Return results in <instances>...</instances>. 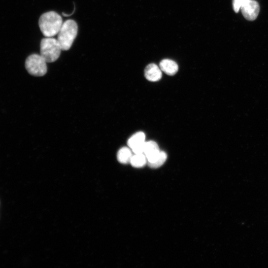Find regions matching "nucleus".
I'll list each match as a JSON object with an SVG mask.
<instances>
[{
	"label": "nucleus",
	"mask_w": 268,
	"mask_h": 268,
	"mask_svg": "<svg viewBox=\"0 0 268 268\" xmlns=\"http://www.w3.org/2000/svg\"><path fill=\"white\" fill-rule=\"evenodd\" d=\"M63 24L61 16L54 11L42 14L39 20V28L46 37H53L58 34Z\"/></svg>",
	"instance_id": "f257e3e1"
},
{
	"label": "nucleus",
	"mask_w": 268,
	"mask_h": 268,
	"mask_svg": "<svg viewBox=\"0 0 268 268\" xmlns=\"http://www.w3.org/2000/svg\"><path fill=\"white\" fill-rule=\"evenodd\" d=\"M78 32V25L75 21L68 20L63 23L57 38L62 50L67 51L71 48Z\"/></svg>",
	"instance_id": "f03ea898"
},
{
	"label": "nucleus",
	"mask_w": 268,
	"mask_h": 268,
	"mask_svg": "<svg viewBox=\"0 0 268 268\" xmlns=\"http://www.w3.org/2000/svg\"><path fill=\"white\" fill-rule=\"evenodd\" d=\"M62 50L58 40L55 38L46 37L41 41L40 55L47 63H52L57 61Z\"/></svg>",
	"instance_id": "7ed1b4c3"
},
{
	"label": "nucleus",
	"mask_w": 268,
	"mask_h": 268,
	"mask_svg": "<svg viewBox=\"0 0 268 268\" xmlns=\"http://www.w3.org/2000/svg\"><path fill=\"white\" fill-rule=\"evenodd\" d=\"M25 66L29 73L35 77L43 76L47 72V62L40 54H34L29 56Z\"/></svg>",
	"instance_id": "20e7f679"
},
{
	"label": "nucleus",
	"mask_w": 268,
	"mask_h": 268,
	"mask_svg": "<svg viewBox=\"0 0 268 268\" xmlns=\"http://www.w3.org/2000/svg\"><path fill=\"white\" fill-rule=\"evenodd\" d=\"M244 17L247 20L252 21L256 19L259 12L260 6L254 0H248L241 8Z\"/></svg>",
	"instance_id": "39448f33"
},
{
	"label": "nucleus",
	"mask_w": 268,
	"mask_h": 268,
	"mask_svg": "<svg viewBox=\"0 0 268 268\" xmlns=\"http://www.w3.org/2000/svg\"><path fill=\"white\" fill-rule=\"evenodd\" d=\"M161 151L158 144L155 141L146 142L144 155L147 158L148 164L155 162L159 158Z\"/></svg>",
	"instance_id": "423d86ee"
},
{
	"label": "nucleus",
	"mask_w": 268,
	"mask_h": 268,
	"mask_svg": "<svg viewBox=\"0 0 268 268\" xmlns=\"http://www.w3.org/2000/svg\"><path fill=\"white\" fill-rule=\"evenodd\" d=\"M146 78L151 82H157L162 77V72L160 67L156 64L152 63L148 65L145 70Z\"/></svg>",
	"instance_id": "0eeeda50"
},
{
	"label": "nucleus",
	"mask_w": 268,
	"mask_h": 268,
	"mask_svg": "<svg viewBox=\"0 0 268 268\" xmlns=\"http://www.w3.org/2000/svg\"><path fill=\"white\" fill-rule=\"evenodd\" d=\"M160 67L162 71L169 76L175 75L178 71V66L174 61L165 59L160 63Z\"/></svg>",
	"instance_id": "6e6552de"
},
{
	"label": "nucleus",
	"mask_w": 268,
	"mask_h": 268,
	"mask_svg": "<svg viewBox=\"0 0 268 268\" xmlns=\"http://www.w3.org/2000/svg\"><path fill=\"white\" fill-rule=\"evenodd\" d=\"M146 135L144 132H139L131 137L128 140L127 144L128 147L131 149L141 145L145 142Z\"/></svg>",
	"instance_id": "1a4fd4ad"
},
{
	"label": "nucleus",
	"mask_w": 268,
	"mask_h": 268,
	"mask_svg": "<svg viewBox=\"0 0 268 268\" xmlns=\"http://www.w3.org/2000/svg\"><path fill=\"white\" fill-rule=\"evenodd\" d=\"M132 156L130 148L123 147L120 149L117 153V160L122 164H127L130 163Z\"/></svg>",
	"instance_id": "9d476101"
},
{
	"label": "nucleus",
	"mask_w": 268,
	"mask_h": 268,
	"mask_svg": "<svg viewBox=\"0 0 268 268\" xmlns=\"http://www.w3.org/2000/svg\"><path fill=\"white\" fill-rule=\"evenodd\" d=\"M147 163L146 157L144 154H141L133 155L130 163L134 168H140L144 167Z\"/></svg>",
	"instance_id": "9b49d317"
},
{
	"label": "nucleus",
	"mask_w": 268,
	"mask_h": 268,
	"mask_svg": "<svg viewBox=\"0 0 268 268\" xmlns=\"http://www.w3.org/2000/svg\"><path fill=\"white\" fill-rule=\"evenodd\" d=\"M168 156L166 153L161 151L159 158L153 163L148 164L149 166L153 168H157L162 166L166 162Z\"/></svg>",
	"instance_id": "f8f14e48"
},
{
	"label": "nucleus",
	"mask_w": 268,
	"mask_h": 268,
	"mask_svg": "<svg viewBox=\"0 0 268 268\" xmlns=\"http://www.w3.org/2000/svg\"><path fill=\"white\" fill-rule=\"evenodd\" d=\"M248 0H233V7L235 13H238Z\"/></svg>",
	"instance_id": "ddd939ff"
}]
</instances>
